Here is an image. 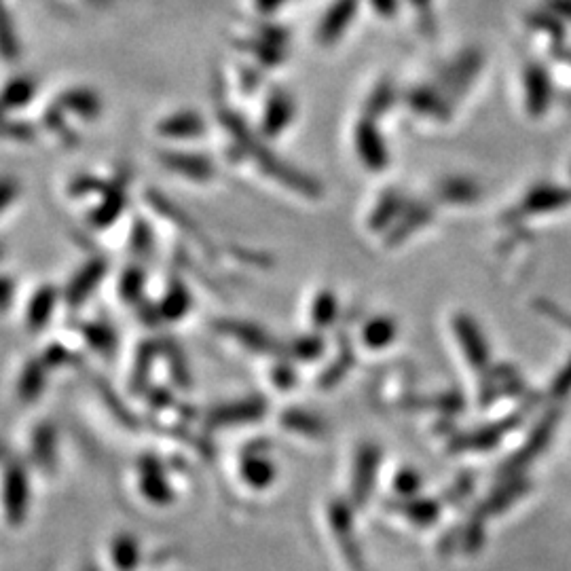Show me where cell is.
Returning <instances> with one entry per match:
<instances>
[{
  "mask_svg": "<svg viewBox=\"0 0 571 571\" xmlns=\"http://www.w3.org/2000/svg\"><path fill=\"white\" fill-rule=\"evenodd\" d=\"M453 335L459 347L464 349V356L472 366L483 368L487 364L489 360L487 341L481 333V328H478L476 322L470 316H466V313H459V316L453 318Z\"/></svg>",
  "mask_w": 571,
  "mask_h": 571,
  "instance_id": "1",
  "label": "cell"
},
{
  "mask_svg": "<svg viewBox=\"0 0 571 571\" xmlns=\"http://www.w3.org/2000/svg\"><path fill=\"white\" fill-rule=\"evenodd\" d=\"M354 144L356 153L362 159L368 170L373 172H383L388 168V151H385V144L379 136V130H375V125L371 121H362L356 125L354 132Z\"/></svg>",
  "mask_w": 571,
  "mask_h": 571,
  "instance_id": "2",
  "label": "cell"
},
{
  "mask_svg": "<svg viewBox=\"0 0 571 571\" xmlns=\"http://www.w3.org/2000/svg\"><path fill=\"white\" fill-rule=\"evenodd\" d=\"M356 7H358V0H337L333 9H330L328 15L324 17V22L320 24L322 43H335L337 39H341V34L354 20Z\"/></svg>",
  "mask_w": 571,
  "mask_h": 571,
  "instance_id": "3",
  "label": "cell"
},
{
  "mask_svg": "<svg viewBox=\"0 0 571 571\" xmlns=\"http://www.w3.org/2000/svg\"><path fill=\"white\" fill-rule=\"evenodd\" d=\"M525 102L527 110L533 117H540L544 113V108H548L550 85L546 72L538 66H531L525 72Z\"/></svg>",
  "mask_w": 571,
  "mask_h": 571,
  "instance_id": "4",
  "label": "cell"
},
{
  "mask_svg": "<svg viewBox=\"0 0 571 571\" xmlns=\"http://www.w3.org/2000/svg\"><path fill=\"white\" fill-rule=\"evenodd\" d=\"M571 206V189L561 187H538L527 193L523 201V212H552Z\"/></svg>",
  "mask_w": 571,
  "mask_h": 571,
  "instance_id": "5",
  "label": "cell"
},
{
  "mask_svg": "<svg viewBox=\"0 0 571 571\" xmlns=\"http://www.w3.org/2000/svg\"><path fill=\"white\" fill-rule=\"evenodd\" d=\"M377 464H379V451H375L373 447H366L360 451V457L356 462V472H354V491L360 495V500L368 491H371Z\"/></svg>",
  "mask_w": 571,
  "mask_h": 571,
  "instance_id": "6",
  "label": "cell"
},
{
  "mask_svg": "<svg viewBox=\"0 0 571 571\" xmlns=\"http://www.w3.org/2000/svg\"><path fill=\"white\" fill-rule=\"evenodd\" d=\"M396 339V322L390 318L371 320L362 330V343L371 349L388 347Z\"/></svg>",
  "mask_w": 571,
  "mask_h": 571,
  "instance_id": "7",
  "label": "cell"
},
{
  "mask_svg": "<svg viewBox=\"0 0 571 571\" xmlns=\"http://www.w3.org/2000/svg\"><path fill=\"white\" fill-rule=\"evenodd\" d=\"M478 189L470 180H447L445 184H440V197L447 204H468V201H476Z\"/></svg>",
  "mask_w": 571,
  "mask_h": 571,
  "instance_id": "8",
  "label": "cell"
},
{
  "mask_svg": "<svg viewBox=\"0 0 571 571\" xmlns=\"http://www.w3.org/2000/svg\"><path fill=\"white\" fill-rule=\"evenodd\" d=\"M400 212H402V197L398 193H390L388 197H383L381 204L375 208L373 218H371V225L373 227H385Z\"/></svg>",
  "mask_w": 571,
  "mask_h": 571,
  "instance_id": "9",
  "label": "cell"
},
{
  "mask_svg": "<svg viewBox=\"0 0 571 571\" xmlns=\"http://www.w3.org/2000/svg\"><path fill=\"white\" fill-rule=\"evenodd\" d=\"M335 313H337V299L330 292H322L316 303H313V320H316L320 326H328L335 320Z\"/></svg>",
  "mask_w": 571,
  "mask_h": 571,
  "instance_id": "10",
  "label": "cell"
},
{
  "mask_svg": "<svg viewBox=\"0 0 571 571\" xmlns=\"http://www.w3.org/2000/svg\"><path fill=\"white\" fill-rule=\"evenodd\" d=\"M248 481L252 485H267L271 478H273V470L271 466L265 462V459H254V462L248 464V474H246Z\"/></svg>",
  "mask_w": 571,
  "mask_h": 571,
  "instance_id": "11",
  "label": "cell"
},
{
  "mask_svg": "<svg viewBox=\"0 0 571 571\" xmlns=\"http://www.w3.org/2000/svg\"><path fill=\"white\" fill-rule=\"evenodd\" d=\"M540 309H542V313H546L548 318H552V320H557L561 326H567L569 330H571V316H567L565 311H561L559 307H555L552 303H548V301H540V305H538Z\"/></svg>",
  "mask_w": 571,
  "mask_h": 571,
  "instance_id": "12",
  "label": "cell"
},
{
  "mask_svg": "<svg viewBox=\"0 0 571 571\" xmlns=\"http://www.w3.org/2000/svg\"><path fill=\"white\" fill-rule=\"evenodd\" d=\"M571 390V362L563 368L561 375L555 379V385H552V392H555L557 396H563Z\"/></svg>",
  "mask_w": 571,
  "mask_h": 571,
  "instance_id": "13",
  "label": "cell"
},
{
  "mask_svg": "<svg viewBox=\"0 0 571 571\" xmlns=\"http://www.w3.org/2000/svg\"><path fill=\"white\" fill-rule=\"evenodd\" d=\"M371 3L381 15H394L396 11V0H371Z\"/></svg>",
  "mask_w": 571,
  "mask_h": 571,
  "instance_id": "14",
  "label": "cell"
}]
</instances>
